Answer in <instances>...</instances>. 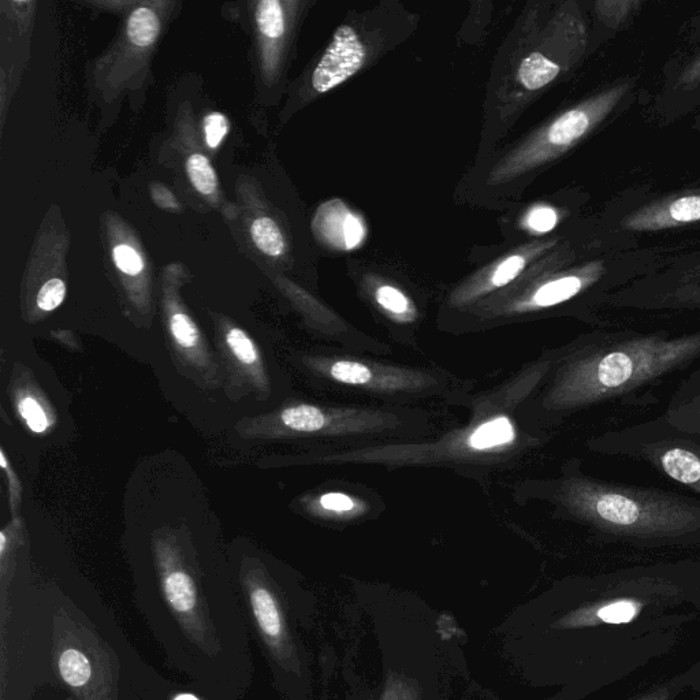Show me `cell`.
Masks as SVG:
<instances>
[{
  "label": "cell",
  "mask_w": 700,
  "mask_h": 700,
  "mask_svg": "<svg viewBox=\"0 0 700 700\" xmlns=\"http://www.w3.org/2000/svg\"><path fill=\"white\" fill-rule=\"evenodd\" d=\"M700 360V331L608 334L587 345L569 364L556 389L562 409L616 400Z\"/></svg>",
  "instance_id": "obj_1"
},
{
  "label": "cell",
  "mask_w": 700,
  "mask_h": 700,
  "mask_svg": "<svg viewBox=\"0 0 700 700\" xmlns=\"http://www.w3.org/2000/svg\"><path fill=\"white\" fill-rule=\"evenodd\" d=\"M561 498L583 523L625 538L669 539L700 534V500L649 487L571 476Z\"/></svg>",
  "instance_id": "obj_2"
},
{
  "label": "cell",
  "mask_w": 700,
  "mask_h": 700,
  "mask_svg": "<svg viewBox=\"0 0 700 700\" xmlns=\"http://www.w3.org/2000/svg\"><path fill=\"white\" fill-rule=\"evenodd\" d=\"M655 424L609 433L597 443L603 452L632 456L658 468L666 478L700 494V443L670 428L658 431Z\"/></svg>",
  "instance_id": "obj_3"
},
{
  "label": "cell",
  "mask_w": 700,
  "mask_h": 700,
  "mask_svg": "<svg viewBox=\"0 0 700 700\" xmlns=\"http://www.w3.org/2000/svg\"><path fill=\"white\" fill-rule=\"evenodd\" d=\"M367 51L352 26L342 25L312 74V88L326 93L355 76L366 62Z\"/></svg>",
  "instance_id": "obj_4"
},
{
  "label": "cell",
  "mask_w": 700,
  "mask_h": 700,
  "mask_svg": "<svg viewBox=\"0 0 700 700\" xmlns=\"http://www.w3.org/2000/svg\"><path fill=\"white\" fill-rule=\"evenodd\" d=\"M329 374L342 385L379 392H412L427 385L426 376L417 372L371 366L356 360L334 361L330 364Z\"/></svg>",
  "instance_id": "obj_5"
},
{
  "label": "cell",
  "mask_w": 700,
  "mask_h": 700,
  "mask_svg": "<svg viewBox=\"0 0 700 700\" xmlns=\"http://www.w3.org/2000/svg\"><path fill=\"white\" fill-rule=\"evenodd\" d=\"M700 221V193L662 201L629 218L628 227L634 230H659L664 227L687 225Z\"/></svg>",
  "instance_id": "obj_6"
},
{
  "label": "cell",
  "mask_w": 700,
  "mask_h": 700,
  "mask_svg": "<svg viewBox=\"0 0 700 700\" xmlns=\"http://www.w3.org/2000/svg\"><path fill=\"white\" fill-rule=\"evenodd\" d=\"M599 273H601V271L586 275V277L567 275V277L547 282V284L542 285L541 288L536 290L534 297H532V305L538 308H549L572 300L573 297H576L583 289H586L591 282L597 281L599 275H601Z\"/></svg>",
  "instance_id": "obj_7"
},
{
  "label": "cell",
  "mask_w": 700,
  "mask_h": 700,
  "mask_svg": "<svg viewBox=\"0 0 700 700\" xmlns=\"http://www.w3.org/2000/svg\"><path fill=\"white\" fill-rule=\"evenodd\" d=\"M695 375L700 376L698 372ZM691 385H700L698 382H690ZM681 392L677 393L675 400L670 405L666 413V424L673 430L687 434L696 424L700 423V389L694 387H681Z\"/></svg>",
  "instance_id": "obj_8"
},
{
  "label": "cell",
  "mask_w": 700,
  "mask_h": 700,
  "mask_svg": "<svg viewBox=\"0 0 700 700\" xmlns=\"http://www.w3.org/2000/svg\"><path fill=\"white\" fill-rule=\"evenodd\" d=\"M560 70L556 62L550 61L541 52H532L520 63L519 80L530 91H538L556 80Z\"/></svg>",
  "instance_id": "obj_9"
},
{
  "label": "cell",
  "mask_w": 700,
  "mask_h": 700,
  "mask_svg": "<svg viewBox=\"0 0 700 700\" xmlns=\"http://www.w3.org/2000/svg\"><path fill=\"white\" fill-rule=\"evenodd\" d=\"M515 439V428L506 417H497L490 422L480 424L469 435L468 446L474 450H489L508 445Z\"/></svg>",
  "instance_id": "obj_10"
},
{
  "label": "cell",
  "mask_w": 700,
  "mask_h": 700,
  "mask_svg": "<svg viewBox=\"0 0 700 700\" xmlns=\"http://www.w3.org/2000/svg\"><path fill=\"white\" fill-rule=\"evenodd\" d=\"M160 32L158 14L150 7H140L130 14L128 37L136 47H148L155 43Z\"/></svg>",
  "instance_id": "obj_11"
},
{
  "label": "cell",
  "mask_w": 700,
  "mask_h": 700,
  "mask_svg": "<svg viewBox=\"0 0 700 700\" xmlns=\"http://www.w3.org/2000/svg\"><path fill=\"white\" fill-rule=\"evenodd\" d=\"M252 608L260 628L270 638H281L282 620L274 598L264 588H256L251 595Z\"/></svg>",
  "instance_id": "obj_12"
},
{
  "label": "cell",
  "mask_w": 700,
  "mask_h": 700,
  "mask_svg": "<svg viewBox=\"0 0 700 700\" xmlns=\"http://www.w3.org/2000/svg\"><path fill=\"white\" fill-rule=\"evenodd\" d=\"M251 236L259 251L270 258H279L284 255L286 242L284 234L277 223L271 218L262 217L252 223Z\"/></svg>",
  "instance_id": "obj_13"
},
{
  "label": "cell",
  "mask_w": 700,
  "mask_h": 700,
  "mask_svg": "<svg viewBox=\"0 0 700 700\" xmlns=\"http://www.w3.org/2000/svg\"><path fill=\"white\" fill-rule=\"evenodd\" d=\"M166 597L174 610L191 612L196 605V588L191 577L184 572H173L165 583Z\"/></svg>",
  "instance_id": "obj_14"
},
{
  "label": "cell",
  "mask_w": 700,
  "mask_h": 700,
  "mask_svg": "<svg viewBox=\"0 0 700 700\" xmlns=\"http://www.w3.org/2000/svg\"><path fill=\"white\" fill-rule=\"evenodd\" d=\"M256 25L260 33L270 40H277L285 33V14L278 0H263L256 7Z\"/></svg>",
  "instance_id": "obj_15"
},
{
  "label": "cell",
  "mask_w": 700,
  "mask_h": 700,
  "mask_svg": "<svg viewBox=\"0 0 700 700\" xmlns=\"http://www.w3.org/2000/svg\"><path fill=\"white\" fill-rule=\"evenodd\" d=\"M186 171H188L192 185L201 195L210 196L217 191V174L206 156L201 154L189 156L188 162H186Z\"/></svg>",
  "instance_id": "obj_16"
},
{
  "label": "cell",
  "mask_w": 700,
  "mask_h": 700,
  "mask_svg": "<svg viewBox=\"0 0 700 700\" xmlns=\"http://www.w3.org/2000/svg\"><path fill=\"white\" fill-rule=\"evenodd\" d=\"M59 670L63 680L72 687H83L91 677V665L80 651L66 650L59 659Z\"/></svg>",
  "instance_id": "obj_17"
},
{
  "label": "cell",
  "mask_w": 700,
  "mask_h": 700,
  "mask_svg": "<svg viewBox=\"0 0 700 700\" xmlns=\"http://www.w3.org/2000/svg\"><path fill=\"white\" fill-rule=\"evenodd\" d=\"M376 303L398 319L408 320L412 314L411 303L401 290L390 285H382L375 292Z\"/></svg>",
  "instance_id": "obj_18"
},
{
  "label": "cell",
  "mask_w": 700,
  "mask_h": 700,
  "mask_svg": "<svg viewBox=\"0 0 700 700\" xmlns=\"http://www.w3.org/2000/svg\"><path fill=\"white\" fill-rule=\"evenodd\" d=\"M170 329L174 340L184 348H193L199 342V330L188 315H173L170 320Z\"/></svg>",
  "instance_id": "obj_19"
},
{
  "label": "cell",
  "mask_w": 700,
  "mask_h": 700,
  "mask_svg": "<svg viewBox=\"0 0 700 700\" xmlns=\"http://www.w3.org/2000/svg\"><path fill=\"white\" fill-rule=\"evenodd\" d=\"M229 129V119L225 115L218 113V111H212V113L208 114L204 118V136H206L208 147L211 150H217L227 133H229Z\"/></svg>",
  "instance_id": "obj_20"
},
{
  "label": "cell",
  "mask_w": 700,
  "mask_h": 700,
  "mask_svg": "<svg viewBox=\"0 0 700 700\" xmlns=\"http://www.w3.org/2000/svg\"><path fill=\"white\" fill-rule=\"evenodd\" d=\"M66 296V285L62 279L54 278L46 282L37 294V305L43 311H54L63 303Z\"/></svg>",
  "instance_id": "obj_21"
},
{
  "label": "cell",
  "mask_w": 700,
  "mask_h": 700,
  "mask_svg": "<svg viewBox=\"0 0 700 700\" xmlns=\"http://www.w3.org/2000/svg\"><path fill=\"white\" fill-rule=\"evenodd\" d=\"M227 344L233 350L237 359L245 364H253L258 360V352L255 345L249 340L248 335L240 329H233L227 334Z\"/></svg>",
  "instance_id": "obj_22"
},
{
  "label": "cell",
  "mask_w": 700,
  "mask_h": 700,
  "mask_svg": "<svg viewBox=\"0 0 700 700\" xmlns=\"http://www.w3.org/2000/svg\"><path fill=\"white\" fill-rule=\"evenodd\" d=\"M18 408H20L21 416L24 417L33 433L40 434L47 430L48 417L35 398H24V400L20 402V407Z\"/></svg>",
  "instance_id": "obj_23"
},
{
  "label": "cell",
  "mask_w": 700,
  "mask_h": 700,
  "mask_svg": "<svg viewBox=\"0 0 700 700\" xmlns=\"http://www.w3.org/2000/svg\"><path fill=\"white\" fill-rule=\"evenodd\" d=\"M115 266L128 275H139L144 270V262L139 253L129 245H117L113 251Z\"/></svg>",
  "instance_id": "obj_24"
},
{
  "label": "cell",
  "mask_w": 700,
  "mask_h": 700,
  "mask_svg": "<svg viewBox=\"0 0 700 700\" xmlns=\"http://www.w3.org/2000/svg\"><path fill=\"white\" fill-rule=\"evenodd\" d=\"M636 612L638 609H636L635 603L624 601L605 606L599 610L598 616L605 623L623 624L634 620Z\"/></svg>",
  "instance_id": "obj_25"
},
{
  "label": "cell",
  "mask_w": 700,
  "mask_h": 700,
  "mask_svg": "<svg viewBox=\"0 0 700 700\" xmlns=\"http://www.w3.org/2000/svg\"><path fill=\"white\" fill-rule=\"evenodd\" d=\"M524 266L525 259L523 256H510V258L505 259L504 262L497 267V270L494 271L491 284L494 286L509 284V282H512L513 279L523 271Z\"/></svg>",
  "instance_id": "obj_26"
},
{
  "label": "cell",
  "mask_w": 700,
  "mask_h": 700,
  "mask_svg": "<svg viewBox=\"0 0 700 700\" xmlns=\"http://www.w3.org/2000/svg\"><path fill=\"white\" fill-rule=\"evenodd\" d=\"M557 212L550 207H536L528 214L527 225L536 233H547L556 227Z\"/></svg>",
  "instance_id": "obj_27"
},
{
  "label": "cell",
  "mask_w": 700,
  "mask_h": 700,
  "mask_svg": "<svg viewBox=\"0 0 700 700\" xmlns=\"http://www.w3.org/2000/svg\"><path fill=\"white\" fill-rule=\"evenodd\" d=\"M379 700H420V695L409 681L394 677L387 681L386 690Z\"/></svg>",
  "instance_id": "obj_28"
},
{
  "label": "cell",
  "mask_w": 700,
  "mask_h": 700,
  "mask_svg": "<svg viewBox=\"0 0 700 700\" xmlns=\"http://www.w3.org/2000/svg\"><path fill=\"white\" fill-rule=\"evenodd\" d=\"M323 509L334 513L352 512L356 508V502L349 495L341 493H329L320 498Z\"/></svg>",
  "instance_id": "obj_29"
},
{
  "label": "cell",
  "mask_w": 700,
  "mask_h": 700,
  "mask_svg": "<svg viewBox=\"0 0 700 700\" xmlns=\"http://www.w3.org/2000/svg\"><path fill=\"white\" fill-rule=\"evenodd\" d=\"M152 195H154V199L159 206L166 207L167 210H177V200L166 188H160L159 185L152 186Z\"/></svg>",
  "instance_id": "obj_30"
},
{
  "label": "cell",
  "mask_w": 700,
  "mask_h": 700,
  "mask_svg": "<svg viewBox=\"0 0 700 700\" xmlns=\"http://www.w3.org/2000/svg\"><path fill=\"white\" fill-rule=\"evenodd\" d=\"M685 81L700 80V59L691 67L690 74H685Z\"/></svg>",
  "instance_id": "obj_31"
},
{
  "label": "cell",
  "mask_w": 700,
  "mask_h": 700,
  "mask_svg": "<svg viewBox=\"0 0 700 700\" xmlns=\"http://www.w3.org/2000/svg\"><path fill=\"white\" fill-rule=\"evenodd\" d=\"M174 700H200V699H197L196 696H193V695L181 694V695H178L177 698H175Z\"/></svg>",
  "instance_id": "obj_32"
},
{
  "label": "cell",
  "mask_w": 700,
  "mask_h": 700,
  "mask_svg": "<svg viewBox=\"0 0 700 700\" xmlns=\"http://www.w3.org/2000/svg\"><path fill=\"white\" fill-rule=\"evenodd\" d=\"M5 545H6V535L3 534V532H2V534H0V551H2V553H3V550H5Z\"/></svg>",
  "instance_id": "obj_33"
}]
</instances>
